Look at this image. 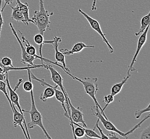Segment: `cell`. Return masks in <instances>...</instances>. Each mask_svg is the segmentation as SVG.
Here are the masks:
<instances>
[{
	"label": "cell",
	"instance_id": "6da1fadb",
	"mask_svg": "<svg viewBox=\"0 0 150 139\" xmlns=\"http://www.w3.org/2000/svg\"><path fill=\"white\" fill-rule=\"evenodd\" d=\"M40 8L39 10H35L33 16L30 19L33 24L38 27L39 33L44 35V33L47 29H50V17L53 15V12L49 13L44 8L43 0H39Z\"/></svg>",
	"mask_w": 150,
	"mask_h": 139
},
{
	"label": "cell",
	"instance_id": "7a4b0ae2",
	"mask_svg": "<svg viewBox=\"0 0 150 139\" xmlns=\"http://www.w3.org/2000/svg\"><path fill=\"white\" fill-rule=\"evenodd\" d=\"M30 99H31V109L30 111L22 109L23 112H27L30 114V122H29L27 125V128H33L36 126H38L43 131L45 136L47 139H52V138L50 136L49 134L47 132L46 129L44 126L43 123V116L42 113L38 110L36 104H35V99L34 96L33 89L30 91Z\"/></svg>",
	"mask_w": 150,
	"mask_h": 139
},
{
	"label": "cell",
	"instance_id": "3957f363",
	"mask_svg": "<svg viewBox=\"0 0 150 139\" xmlns=\"http://www.w3.org/2000/svg\"><path fill=\"white\" fill-rule=\"evenodd\" d=\"M70 77L71 78L73 79L74 80L79 81L84 86L85 93L88 95L90 96V97L92 99L93 101L95 103V105L98 107L99 108L102 115L104 116L106 119H107V116L104 114V112H103L102 108L101 107L100 105L98 103L97 99L96 97V94L98 90V78H96V77H85L84 79L82 80L81 79L78 78L76 76L72 75L71 74Z\"/></svg>",
	"mask_w": 150,
	"mask_h": 139
},
{
	"label": "cell",
	"instance_id": "277c9868",
	"mask_svg": "<svg viewBox=\"0 0 150 139\" xmlns=\"http://www.w3.org/2000/svg\"><path fill=\"white\" fill-rule=\"evenodd\" d=\"M45 69H48L51 73V79L52 81L54 82V83L55 84L58 86V87L60 88L61 90L63 92L65 98H66V103L67 107V111L69 115V120L70 123L71 122V119H70V111L69 105L67 100V96H68V94L67 93L66 90L65 88L63 86V78L62 76L60 75V74L58 72V71L56 70L52 67L51 65L50 64H46L45 65Z\"/></svg>",
	"mask_w": 150,
	"mask_h": 139
},
{
	"label": "cell",
	"instance_id": "5b68a950",
	"mask_svg": "<svg viewBox=\"0 0 150 139\" xmlns=\"http://www.w3.org/2000/svg\"><path fill=\"white\" fill-rule=\"evenodd\" d=\"M91 110L92 112V115L93 116L96 117L98 118L99 120L101 121L102 124L104 126L105 128L108 131H113L117 133L119 135L122 136V138H124L127 139V135L126 133H124L120 130H119L117 128L115 127L114 125L111 122L108 120V119H106L104 116L102 115L101 111L98 107L97 106H94L91 108Z\"/></svg>",
	"mask_w": 150,
	"mask_h": 139
},
{
	"label": "cell",
	"instance_id": "8992f818",
	"mask_svg": "<svg viewBox=\"0 0 150 139\" xmlns=\"http://www.w3.org/2000/svg\"><path fill=\"white\" fill-rule=\"evenodd\" d=\"M78 12H80L81 14L83 15L84 17L85 18V19L88 21V23L90 24V25L92 28V29H94L95 31L97 32L98 34L101 36V38L103 40V41L107 44V47L108 48V49L109 50L110 53H111V54L113 53L114 52V49H113L112 46L109 42L108 40H107V38L105 37V35L104 34L103 32H102L100 24L98 23V21L96 20L95 19H94V18H93L91 17H90L89 15H87L86 13H85V12L83 11L81 9H78Z\"/></svg>",
	"mask_w": 150,
	"mask_h": 139
},
{
	"label": "cell",
	"instance_id": "52a82bcc",
	"mask_svg": "<svg viewBox=\"0 0 150 139\" xmlns=\"http://www.w3.org/2000/svg\"><path fill=\"white\" fill-rule=\"evenodd\" d=\"M67 100L69 105L70 111V119H71L70 125L72 128V133L74 134L75 128L73 124V122H75L76 123H81L84 128H86L87 125L84 120V114L82 112L81 109L79 107H75L71 103L68 96H67Z\"/></svg>",
	"mask_w": 150,
	"mask_h": 139
},
{
	"label": "cell",
	"instance_id": "ba28073f",
	"mask_svg": "<svg viewBox=\"0 0 150 139\" xmlns=\"http://www.w3.org/2000/svg\"><path fill=\"white\" fill-rule=\"evenodd\" d=\"M149 27H150V25L147 26L146 29H145L144 31L142 33L141 36L139 38V40L137 42V48L136 50L135 54L134 55V57H133V59L132 60L130 65L128 67V69L127 71V75H130V71H133L134 70H135V69H134V65L136 62V58L137 57L141 50L143 48V47L144 46L145 42H146L147 33H148Z\"/></svg>",
	"mask_w": 150,
	"mask_h": 139
},
{
	"label": "cell",
	"instance_id": "9c48e42d",
	"mask_svg": "<svg viewBox=\"0 0 150 139\" xmlns=\"http://www.w3.org/2000/svg\"><path fill=\"white\" fill-rule=\"evenodd\" d=\"M9 26L11 28L13 34L14 35L15 38H16L17 40L18 41V42L19 44V46H20V48H21V62L23 64H27L28 65H34V64L33 63V62L37 58H36L34 56L29 55L27 52H26L25 47L23 46V44L22 41L20 40V39L19 38L17 32L16 31L13 26L12 25V24L11 23H10Z\"/></svg>",
	"mask_w": 150,
	"mask_h": 139
},
{
	"label": "cell",
	"instance_id": "30bf717a",
	"mask_svg": "<svg viewBox=\"0 0 150 139\" xmlns=\"http://www.w3.org/2000/svg\"><path fill=\"white\" fill-rule=\"evenodd\" d=\"M9 75V73H7L6 74V86H7V88H8L9 94H10L9 98L10 99V101H11L12 104H14L16 107H17L18 109H19V111L20 113L24 116L23 112L22 111V109H21V107L20 104H19V97L17 93L16 92V90L18 88L19 85L23 82V79L21 78L19 79V82L16 85V87H15V89L13 90V89L12 88L11 86H10V84L9 80V75Z\"/></svg>",
	"mask_w": 150,
	"mask_h": 139
},
{
	"label": "cell",
	"instance_id": "8fae6325",
	"mask_svg": "<svg viewBox=\"0 0 150 139\" xmlns=\"http://www.w3.org/2000/svg\"><path fill=\"white\" fill-rule=\"evenodd\" d=\"M61 40H62V39L60 37L55 36L54 37V38H53L52 45L55 50V58L56 61L58 63H61V64H62V66L67 71V74L68 75L70 73V70L67 67L66 59H65V55L58 49L59 44L61 42Z\"/></svg>",
	"mask_w": 150,
	"mask_h": 139
},
{
	"label": "cell",
	"instance_id": "7c38bea8",
	"mask_svg": "<svg viewBox=\"0 0 150 139\" xmlns=\"http://www.w3.org/2000/svg\"><path fill=\"white\" fill-rule=\"evenodd\" d=\"M94 47L95 46L93 45H87L84 44V42H79L73 46L71 49L68 50L67 49H61L60 52H62L65 56H69L81 52L85 48H94Z\"/></svg>",
	"mask_w": 150,
	"mask_h": 139
},
{
	"label": "cell",
	"instance_id": "4fadbf2b",
	"mask_svg": "<svg viewBox=\"0 0 150 139\" xmlns=\"http://www.w3.org/2000/svg\"><path fill=\"white\" fill-rule=\"evenodd\" d=\"M16 5H17L20 9V11L23 13V17L25 18V25H28L29 23H33V21L29 18V4L27 2L22 3L20 0H16Z\"/></svg>",
	"mask_w": 150,
	"mask_h": 139
},
{
	"label": "cell",
	"instance_id": "5bb4252c",
	"mask_svg": "<svg viewBox=\"0 0 150 139\" xmlns=\"http://www.w3.org/2000/svg\"><path fill=\"white\" fill-rule=\"evenodd\" d=\"M130 75H127L120 82L113 85L111 88L110 94L113 96L118 94L119 93L121 92L124 85L126 83L127 80L130 78Z\"/></svg>",
	"mask_w": 150,
	"mask_h": 139
},
{
	"label": "cell",
	"instance_id": "9a60e30c",
	"mask_svg": "<svg viewBox=\"0 0 150 139\" xmlns=\"http://www.w3.org/2000/svg\"><path fill=\"white\" fill-rule=\"evenodd\" d=\"M10 7L12 9L11 19L12 20H16L17 21L22 22L25 24V18L23 17V14L20 11V9L19 8L17 5L15 6H12L10 5H9Z\"/></svg>",
	"mask_w": 150,
	"mask_h": 139
},
{
	"label": "cell",
	"instance_id": "2e32d148",
	"mask_svg": "<svg viewBox=\"0 0 150 139\" xmlns=\"http://www.w3.org/2000/svg\"><path fill=\"white\" fill-rule=\"evenodd\" d=\"M150 12H149L147 15H145L141 19V27L139 30V32L136 33V36H139L143 32H144L145 29L147 27L148 25H150Z\"/></svg>",
	"mask_w": 150,
	"mask_h": 139
},
{
	"label": "cell",
	"instance_id": "e0dca14e",
	"mask_svg": "<svg viewBox=\"0 0 150 139\" xmlns=\"http://www.w3.org/2000/svg\"><path fill=\"white\" fill-rule=\"evenodd\" d=\"M73 124L78 126L77 128L74 129V134H73L74 136V138L77 139V138H81L84 137L85 135V131L83 128V126L78 124V123H76L75 122H73Z\"/></svg>",
	"mask_w": 150,
	"mask_h": 139
},
{
	"label": "cell",
	"instance_id": "ac0fdd59",
	"mask_svg": "<svg viewBox=\"0 0 150 139\" xmlns=\"http://www.w3.org/2000/svg\"><path fill=\"white\" fill-rule=\"evenodd\" d=\"M34 40L36 44L39 45V52L40 54V57H43L42 54V47L44 45V39L43 35L40 34V33L35 35L34 37Z\"/></svg>",
	"mask_w": 150,
	"mask_h": 139
},
{
	"label": "cell",
	"instance_id": "d6986e66",
	"mask_svg": "<svg viewBox=\"0 0 150 139\" xmlns=\"http://www.w3.org/2000/svg\"><path fill=\"white\" fill-rule=\"evenodd\" d=\"M83 128L84 129L85 133V136L87 138H97V139H101V137L100 135H99L98 134L96 133L94 131V130H91V129H88L86 128H84L83 126Z\"/></svg>",
	"mask_w": 150,
	"mask_h": 139
},
{
	"label": "cell",
	"instance_id": "ffe728a7",
	"mask_svg": "<svg viewBox=\"0 0 150 139\" xmlns=\"http://www.w3.org/2000/svg\"><path fill=\"white\" fill-rule=\"evenodd\" d=\"M6 88H7V86H6V81H0V91H1L4 94V95L6 96V98L7 99L8 101L9 102L10 107L11 108V110H12V109H13L12 104L11 101H10V99L9 98V96H8V94L6 91Z\"/></svg>",
	"mask_w": 150,
	"mask_h": 139
},
{
	"label": "cell",
	"instance_id": "44dd1931",
	"mask_svg": "<svg viewBox=\"0 0 150 139\" xmlns=\"http://www.w3.org/2000/svg\"><path fill=\"white\" fill-rule=\"evenodd\" d=\"M150 103L147 105V107H145L142 109H139V110H136L134 112V115L135 116L136 119H139L141 116L142 114L145 113V112H149L150 111Z\"/></svg>",
	"mask_w": 150,
	"mask_h": 139
},
{
	"label": "cell",
	"instance_id": "7402d4cb",
	"mask_svg": "<svg viewBox=\"0 0 150 139\" xmlns=\"http://www.w3.org/2000/svg\"><path fill=\"white\" fill-rule=\"evenodd\" d=\"M139 139H150V125H149L146 128H145L142 131Z\"/></svg>",
	"mask_w": 150,
	"mask_h": 139
},
{
	"label": "cell",
	"instance_id": "603a6c76",
	"mask_svg": "<svg viewBox=\"0 0 150 139\" xmlns=\"http://www.w3.org/2000/svg\"><path fill=\"white\" fill-rule=\"evenodd\" d=\"M0 63L6 67H13L11 58L7 56H5L1 58Z\"/></svg>",
	"mask_w": 150,
	"mask_h": 139
},
{
	"label": "cell",
	"instance_id": "cb8c5ba5",
	"mask_svg": "<svg viewBox=\"0 0 150 139\" xmlns=\"http://www.w3.org/2000/svg\"><path fill=\"white\" fill-rule=\"evenodd\" d=\"M103 101L106 104L104 108L102 109L103 112H104V110L107 108V107L108 106V105H109L110 103H112L114 101V96L112 95H111L110 94L108 95L104 96Z\"/></svg>",
	"mask_w": 150,
	"mask_h": 139
},
{
	"label": "cell",
	"instance_id": "d4e9b609",
	"mask_svg": "<svg viewBox=\"0 0 150 139\" xmlns=\"http://www.w3.org/2000/svg\"><path fill=\"white\" fill-rule=\"evenodd\" d=\"M106 135L108 136V139H120V135L113 131H109V133L107 134Z\"/></svg>",
	"mask_w": 150,
	"mask_h": 139
},
{
	"label": "cell",
	"instance_id": "484cf974",
	"mask_svg": "<svg viewBox=\"0 0 150 139\" xmlns=\"http://www.w3.org/2000/svg\"><path fill=\"white\" fill-rule=\"evenodd\" d=\"M3 0H0V39H1V31L2 29L4 21H3V17L2 15V3Z\"/></svg>",
	"mask_w": 150,
	"mask_h": 139
},
{
	"label": "cell",
	"instance_id": "4316f807",
	"mask_svg": "<svg viewBox=\"0 0 150 139\" xmlns=\"http://www.w3.org/2000/svg\"><path fill=\"white\" fill-rule=\"evenodd\" d=\"M98 122H99V119H98V120H97V122L96 123V125H95V128H96L98 129V130H99V132H100V136L101 137V139H108V136L105 135V134H104V133L103 132V131L102 130V129H101V128H100V126H99V125H98Z\"/></svg>",
	"mask_w": 150,
	"mask_h": 139
},
{
	"label": "cell",
	"instance_id": "83f0119b",
	"mask_svg": "<svg viewBox=\"0 0 150 139\" xmlns=\"http://www.w3.org/2000/svg\"><path fill=\"white\" fill-rule=\"evenodd\" d=\"M4 6H3L2 8V11H3V10H4V9H5V8L6 7V6H7V5H10L11 4L13 3V1H15V0H4Z\"/></svg>",
	"mask_w": 150,
	"mask_h": 139
},
{
	"label": "cell",
	"instance_id": "f1b7e54d",
	"mask_svg": "<svg viewBox=\"0 0 150 139\" xmlns=\"http://www.w3.org/2000/svg\"><path fill=\"white\" fill-rule=\"evenodd\" d=\"M98 1H100V0H98ZM91 10H92V11L96 10V0H93V1L92 5V7H91Z\"/></svg>",
	"mask_w": 150,
	"mask_h": 139
}]
</instances>
